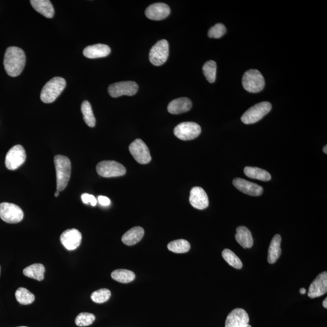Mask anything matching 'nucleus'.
<instances>
[{
    "label": "nucleus",
    "instance_id": "nucleus-1",
    "mask_svg": "<svg viewBox=\"0 0 327 327\" xmlns=\"http://www.w3.org/2000/svg\"><path fill=\"white\" fill-rule=\"evenodd\" d=\"M26 61L25 53L20 48L10 47L6 51L4 66L9 76L13 77L20 76L25 68Z\"/></svg>",
    "mask_w": 327,
    "mask_h": 327
},
{
    "label": "nucleus",
    "instance_id": "nucleus-2",
    "mask_svg": "<svg viewBox=\"0 0 327 327\" xmlns=\"http://www.w3.org/2000/svg\"><path fill=\"white\" fill-rule=\"evenodd\" d=\"M56 173L57 191H61L67 188L71 175V163L65 156L56 155L54 158Z\"/></svg>",
    "mask_w": 327,
    "mask_h": 327
},
{
    "label": "nucleus",
    "instance_id": "nucleus-3",
    "mask_svg": "<svg viewBox=\"0 0 327 327\" xmlns=\"http://www.w3.org/2000/svg\"><path fill=\"white\" fill-rule=\"evenodd\" d=\"M67 86V82L61 77L51 79L43 87L40 98L44 103L49 104L56 100Z\"/></svg>",
    "mask_w": 327,
    "mask_h": 327
},
{
    "label": "nucleus",
    "instance_id": "nucleus-4",
    "mask_svg": "<svg viewBox=\"0 0 327 327\" xmlns=\"http://www.w3.org/2000/svg\"><path fill=\"white\" fill-rule=\"evenodd\" d=\"M272 108V104L268 101L255 104L243 114L241 121L245 124H254L271 112Z\"/></svg>",
    "mask_w": 327,
    "mask_h": 327
},
{
    "label": "nucleus",
    "instance_id": "nucleus-5",
    "mask_svg": "<svg viewBox=\"0 0 327 327\" xmlns=\"http://www.w3.org/2000/svg\"><path fill=\"white\" fill-rule=\"evenodd\" d=\"M242 84L245 91L254 94L265 88V80L259 71L250 70L245 72L243 76Z\"/></svg>",
    "mask_w": 327,
    "mask_h": 327
},
{
    "label": "nucleus",
    "instance_id": "nucleus-6",
    "mask_svg": "<svg viewBox=\"0 0 327 327\" xmlns=\"http://www.w3.org/2000/svg\"><path fill=\"white\" fill-rule=\"evenodd\" d=\"M169 55V43L166 40H162L157 42L150 51V61L155 67H160L166 62Z\"/></svg>",
    "mask_w": 327,
    "mask_h": 327
},
{
    "label": "nucleus",
    "instance_id": "nucleus-7",
    "mask_svg": "<svg viewBox=\"0 0 327 327\" xmlns=\"http://www.w3.org/2000/svg\"><path fill=\"white\" fill-rule=\"evenodd\" d=\"M23 212L20 208L13 203L0 204V218L6 223L16 224L23 220Z\"/></svg>",
    "mask_w": 327,
    "mask_h": 327
},
{
    "label": "nucleus",
    "instance_id": "nucleus-8",
    "mask_svg": "<svg viewBox=\"0 0 327 327\" xmlns=\"http://www.w3.org/2000/svg\"><path fill=\"white\" fill-rule=\"evenodd\" d=\"M202 133V128L197 123L184 122L180 123L174 129V134L178 139L189 141L197 139Z\"/></svg>",
    "mask_w": 327,
    "mask_h": 327
},
{
    "label": "nucleus",
    "instance_id": "nucleus-9",
    "mask_svg": "<svg viewBox=\"0 0 327 327\" xmlns=\"http://www.w3.org/2000/svg\"><path fill=\"white\" fill-rule=\"evenodd\" d=\"M97 171L99 175L104 178L121 176L126 173L125 167L115 161L100 162L97 165Z\"/></svg>",
    "mask_w": 327,
    "mask_h": 327
},
{
    "label": "nucleus",
    "instance_id": "nucleus-10",
    "mask_svg": "<svg viewBox=\"0 0 327 327\" xmlns=\"http://www.w3.org/2000/svg\"><path fill=\"white\" fill-rule=\"evenodd\" d=\"M26 154L25 149L21 145H16L12 148L7 153L5 164L9 170H15L25 163Z\"/></svg>",
    "mask_w": 327,
    "mask_h": 327
},
{
    "label": "nucleus",
    "instance_id": "nucleus-11",
    "mask_svg": "<svg viewBox=\"0 0 327 327\" xmlns=\"http://www.w3.org/2000/svg\"><path fill=\"white\" fill-rule=\"evenodd\" d=\"M129 151L135 160L141 164H146L151 161L152 157L148 147L141 139H137L130 144Z\"/></svg>",
    "mask_w": 327,
    "mask_h": 327
},
{
    "label": "nucleus",
    "instance_id": "nucleus-12",
    "mask_svg": "<svg viewBox=\"0 0 327 327\" xmlns=\"http://www.w3.org/2000/svg\"><path fill=\"white\" fill-rule=\"evenodd\" d=\"M139 91V85L134 82H122L112 84L108 92L113 98H118L123 95L133 96Z\"/></svg>",
    "mask_w": 327,
    "mask_h": 327
},
{
    "label": "nucleus",
    "instance_id": "nucleus-13",
    "mask_svg": "<svg viewBox=\"0 0 327 327\" xmlns=\"http://www.w3.org/2000/svg\"><path fill=\"white\" fill-rule=\"evenodd\" d=\"M82 239V233L75 229L64 231L60 236L61 244L68 250H76L81 244Z\"/></svg>",
    "mask_w": 327,
    "mask_h": 327
},
{
    "label": "nucleus",
    "instance_id": "nucleus-14",
    "mask_svg": "<svg viewBox=\"0 0 327 327\" xmlns=\"http://www.w3.org/2000/svg\"><path fill=\"white\" fill-rule=\"evenodd\" d=\"M249 322V316L244 309L236 308L227 317L225 327H245Z\"/></svg>",
    "mask_w": 327,
    "mask_h": 327
},
{
    "label": "nucleus",
    "instance_id": "nucleus-15",
    "mask_svg": "<svg viewBox=\"0 0 327 327\" xmlns=\"http://www.w3.org/2000/svg\"><path fill=\"white\" fill-rule=\"evenodd\" d=\"M327 292V273L322 272L317 276L309 287L308 296L310 298H316Z\"/></svg>",
    "mask_w": 327,
    "mask_h": 327
},
{
    "label": "nucleus",
    "instance_id": "nucleus-16",
    "mask_svg": "<svg viewBox=\"0 0 327 327\" xmlns=\"http://www.w3.org/2000/svg\"><path fill=\"white\" fill-rule=\"evenodd\" d=\"M189 201L194 208L199 210L205 209L209 205L208 194L205 190L200 187L191 188Z\"/></svg>",
    "mask_w": 327,
    "mask_h": 327
},
{
    "label": "nucleus",
    "instance_id": "nucleus-17",
    "mask_svg": "<svg viewBox=\"0 0 327 327\" xmlns=\"http://www.w3.org/2000/svg\"><path fill=\"white\" fill-rule=\"evenodd\" d=\"M146 16L149 19L160 21L166 19L170 14V9L166 4L157 3L149 6L146 9Z\"/></svg>",
    "mask_w": 327,
    "mask_h": 327
},
{
    "label": "nucleus",
    "instance_id": "nucleus-18",
    "mask_svg": "<svg viewBox=\"0 0 327 327\" xmlns=\"http://www.w3.org/2000/svg\"><path fill=\"white\" fill-rule=\"evenodd\" d=\"M233 184L238 190L250 196L258 197L263 193V188L261 186L244 179H234Z\"/></svg>",
    "mask_w": 327,
    "mask_h": 327
},
{
    "label": "nucleus",
    "instance_id": "nucleus-19",
    "mask_svg": "<svg viewBox=\"0 0 327 327\" xmlns=\"http://www.w3.org/2000/svg\"><path fill=\"white\" fill-rule=\"evenodd\" d=\"M192 102L187 98H179L170 102L168 105L167 110L174 115H178L188 112L191 109Z\"/></svg>",
    "mask_w": 327,
    "mask_h": 327
},
{
    "label": "nucleus",
    "instance_id": "nucleus-20",
    "mask_svg": "<svg viewBox=\"0 0 327 327\" xmlns=\"http://www.w3.org/2000/svg\"><path fill=\"white\" fill-rule=\"evenodd\" d=\"M110 52V48L107 45L97 44L86 47L83 54L87 58L94 59L106 57L109 55Z\"/></svg>",
    "mask_w": 327,
    "mask_h": 327
},
{
    "label": "nucleus",
    "instance_id": "nucleus-21",
    "mask_svg": "<svg viewBox=\"0 0 327 327\" xmlns=\"http://www.w3.org/2000/svg\"><path fill=\"white\" fill-rule=\"evenodd\" d=\"M31 4L36 11L48 19H52L55 14L53 5L49 0H32Z\"/></svg>",
    "mask_w": 327,
    "mask_h": 327
},
{
    "label": "nucleus",
    "instance_id": "nucleus-22",
    "mask_svg": "<svg viewBox=\"0 0 327 327\" xmlns=\"http://www.w3.org/2000/svg\"><path fill=\"white\" fill-rule=\"evenodd\" d=\"M145 230L141 227H135L129 230L122 237V241L124 244L132 246L137 244L143 238Z\"/></svg>",
    "mask_w": 327,
    "mask_h": 327
},
{
    "label": "nucleus",
    "instance_id": "nucleus-23",
    "mask_svg": "<svg viewBox=\"0 0 327 327\" xmlns=\"http://www.w3.org/2000/svg\"><path fill=\"white\" fill-rule=\"evenodd\" d=\"M235 238L243 248H250L253 245V239L250 231L244 226L237 228Z\"/></svg>",
    "mask_w": 327,
    "mask_h": 327
},
{
    "label": "nucleus",
    "instance_id": "nucleus-24",
    "mask_svg": "<svg viewBox=\"0 0 327 327\" xmlns=\"http://www.w3.org/2000/svg\"><path fill=\"white\" fill-rule=\"evenodd\" d=\"M282 238L280 235H276L272 239L271 245L269 248L268 262L270 264H274L277 262L281 254Z\"/></svg>",
    "mask_w": 327,
    "mask_h": 327
},
{
    "label": "nucleus",
    "instance_id": "nucleus-25",
    "mask_svg": "<svg viewBox=\"0 0 327 327\" xmlns=\"http://www.w3.org/2000/svg\"><path fill=\"white\" fill-rule=\"evenodd\" d=\"M244 172L246 176L251 179L269 181L272 178L271 174L266 170L258 167H246L244 168Z\"/></svg>",
    "mask_w": 327,
    "mask_h": 327
},
{
    "label": "nucleus",
    "instance_id": "nucleus-26",
    "mask_svg": "<svg viewBox=\"0 0 327 327\" xmlns=\"http://www.w3.org/2000/svg\"><path fill=\"white\" fill-rule=\"evenodd\" d=\"M44 267L41 264H35V265L29 266L23 271V274L26 277L34 279L38 281L44 280Z\"/></svg>",
    "mask_w": 327,
    "mask_h": 327
},
{
    "label": "nucleus",
    "instance_id": "nucleus-27",
    "mask_svg": "<svg viewBox=\"0 0 327 327\" xmlns=\"http://www.w3.org/2000/svg\"><path fill=\"white\" fill-rule=\"evenodd\" d=\"M113 280L121 283H129L136 279V275L133 272L125 269L116 270L111 274Z\"/></svg>",
    "mask_w": 327,
    "mask_h": 327
},
{
    "label": "nucleus",
    "instance_id": "nucleus-28",
    "mask_svg": "<svg viewBox=\"0 0 327 327\" xmlns=\"http://www.w3.org/2000/svg\"><path fill=\"white\" fill-rule=\"evenodd\" d=\"M167 248L171 251L175 253H187L190 249V244L184 239L175 240L170 242L167 245Z\"/></svg>",
    "mask_w": 327,
    "mask_h": 327
},
{
    "label": "nucleus",
    "instance_id": "nucleus-29",
    "mask_svg": "<svg viewBox=\"0 0 327 327\" xmlns=\"http://www.w3.org/2000/svg\"><path fill=\"white\" fill-rule=\"evenodd\" d=\"M82 112L83 115L84 121L86 124L91 127H94L96 124V119L93 113L91 103L88 101H83L82 104Z\"/></svg>",
    "mask_w": 327,
    "mask_h": 327
},
{
    "label": "nucleus",
    "instance_id": "nucleus-30",
    "mask_svg": "<svg viewBox=\"0 0 327 327\" xmlns=\"http://www.w3.org/2000/svg\"><path fill=\"white\" fill-rule=\"evenodd\" d=\"M217 65L213 60L207 61L203 67L204 75L209 83H214L217 77Z\"/></svg>",
    "mask_w": 327,
    "mask_h": 327
},
{
    "label": "nucleus",
    "instance_id": "nucleus-31",
    "mask_svg": "<svg viewBox=\"0 0 327 327\" xmlns=\"http://www.w3.org/2000/svg\"><path fill=\"white\" fill-rule=\"evenodd\" d=\"M17 301L22 305H29L35 301L34 294L30 292L25 288L21 287L17 289L16 292Z\"/></svg>",
    "mask_w": 327,
    "mask_h": 327
},
{
    "label": "nucleus",
    "instance_id": "nucleus-32",
    "mask_svg": "<svg viewBox=\"0 0 327 327\" xmlns=\"http://www.w3.org/2000/svg\"><path fill=\"white\" fill-rule=\"evenodd\" d=\"M225 260L230 266L236 269H241L242 268V263L239 257L234 252L229 249H225L222 253Z\"/></svg>",
    "mask_w": 327,
    "mask_h": 327
},
{
    "label": "nucleus",
    "instance_id": "nucleus-33",
    "mask_svg": "<svg viewBox=\"0 0 327 327\" xmlns=\"http://www.w3.org/2000/svg\"><path fill=\"white\" fill-rule=\"evenodd\" d=\"M111 296L109 290L103 289L95 291L92 294L91 299L93 301L97 304H103L109 300Z\"/></svg>",
    "mask_w": 327,
    "mask_h": 327
},
{
    "label": "nucleus",
    "instance_id": "nucleus-34",
    "mask_svg": "<svg viewBox=\"0 0 327 327\" xmlns=\"http://www.w3.org/2000/svg\"><path fill=\"white\" fill-rule=\"evenodd\" d=\"M95 320L94 314L89 313H82L78 315L76 317V325L79 326H86L91 325Z\"/></svg>",
    "mask_w": 327,
    "mask_h": 327
},
{
    "label": "nucleus",
    "instance_id": "nucleus-35",
    "mask_svg": "<svg viewBox=\"0 0 327 327\" xmlns=\"http://www.w3.org/2000/svg\"><path fill=\"white\" fill-rule=\"evenodd\" d=\"M226 27L223 24L218 23L209 29L208 36L210 38H220L226 34Z\"/></svg>",
    "mask_w": 327,
    "mask_h": 327
},
{
    "label": "nucleus",
    "instance_id": "nucleus-36",
    "mask_svg": "<svg viewBox=\"0 0 327 327\" xmlns=\"http://www.w3.org/2000/svg\"><path fill=\"white\" fill-rule=\"evenodd\" d=\"M82 200L83 203L86 204V205H91L93 207L95 206L97 204V199L92 194L84 193L82 195Z\"/></svg>",
    "mask_w": 327,
    "mask_h": 327
},
{
    "label": "nucleus",
    "instance_id": "nucleus-37",
    "mask_svg": "<svg viewBox=\"0 0 327 327\" xmlns=\"http://www.w3.org/2000/svg\"><path fill=\"white\" fill-rule=\"evenodd\" d=\"M98 202L101 206H109L110 205V200L107 197L104 196L98 197Z\"/></svg>",
    "mask_w": 327,
    "mask_h": 327
},
{
    "label": "nucleus",
    "instance_id": "nucleus-38",
    "mask_svg": "<svg viewBox=\"0 0 327 327\" xmlns=\"http://www.w3.org/2000/svg\"><path fill=\"white\" fill-rule=\"evenodd\" d=\"M306 292H307V291H306L304 288H302V289H300L299 291L300 293L302 294V295H304Z\"/></svg>",
    "mask_w": 327,
    "mask_h": 327
},
{
    "label": "nucleus",
    "instance_id": "nucleus-39",
    "mask_svg": "<svg viewBox=\"0 0 327 327\" xmlns=\"http://www.w3.org/2000/svg\"><path fill=\"white\" fill-rule=\"evenodd\" d=\"M322 304H323V306L324 308H327V299L326 298H325V300H324V301H323Z\"/></svg>",
    "mask_w": 327,
    "mask_h": 327
},
{
    "label": "nucleus",
    "instance_id": "nucleus-40",
    "mask_svg": "<svg viewBox=\"0 0 327 327\" xmlns=\"http://www.w3.org/2000/svg\"><path fill=\"white\" fill-rule=\"evenodd\" d=\"M323 151L325 154H327V146H325L323 149Z\"/></svg>",
    "mask_w": 327,
    "mask_h": 327
},
{
    "label": "nucleus",
    "instance_id": "nucleus-41",
    "mask_svg": "<svg viewBox=\"0 0 327 327\" xmlns=\"http://www.w3.org/2000/svg\"><path fill=\"white\" fill-rule=\"evenodd\" d=\"M59 191H56L55 192V197H58V195H59Z\"/></svg>",
    "mask_w": 327,
    "mask_h": 327
},
{
    "label": "nucleus",
    "instance_id": "nucleus-42",
    "mask_svg": "<svg viewBox=\"0 0 327 327\" xmlns=\"http://www.w3.org/2000/svg\"><path fill=\"white\" fill-rule=\"evenodd\" d=\"M245 327H251V326L249 325V324H248V325Z\"/></svg>",
    "mask_w": 327,
    "mask_h": 327
},
{
    "label": "nucleus",
    "instance_id": "nucleus-43",
    "mask_svg": "<svg viewBox=\"0 0 327 327\" xmlns=\"http://www.w3.org/2000/svg\"><path fill=\"white\" fill-rule=\"evenodd\" d=\"M19 327H28V326H19Z\"/></svg>",
    "mask_w": 327,
    "mask_h": 327
}]
</instances>
